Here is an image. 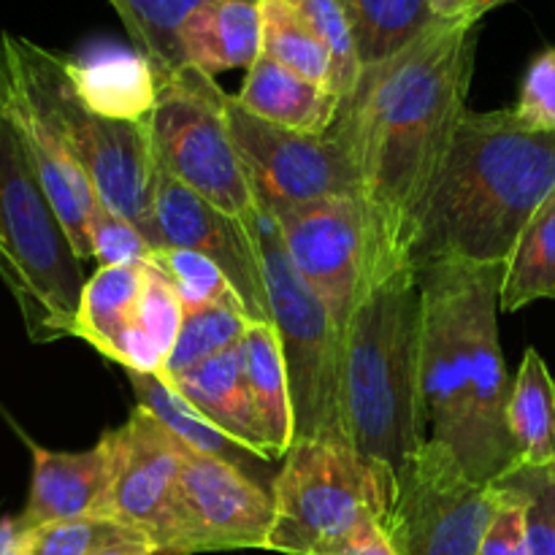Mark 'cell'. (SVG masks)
I'll return each instance as SVG.
<instances>
[{
  "mask_svg": "<svg viewBox=\"0 0 555 555\" xmlns=\"http://www.w3.org/2000/svg\"><path fill=\"white\" fill-rule=\"evenodd\" d=\"M152 220H155L157 253L177 247L206 255L228 276L253 323H271L258 253L242 217L225 215L204 195L157 168L155 190H152Z\"/></svg>",
  "mask_w": 555,
  "mask_h": 555,
  "instance_id": "9a60e30c",
  "label": "cell"
},
{
  "mask_svg": "<svg viewBox=\"0 0 555 555\" xmlns=\"http://www.w3.org/2000/svg\"><path fill=\"white\" fill-rule=\"evenodd\" d=\"M515 112L531 128L555 133V49H545L531 60Z\"/></svg>",
  "mask_w": 555,
  "mask_h": 555,
  "instance_id": "8d00e7d4",
  "label": "cell"
},
{
  "mask_svg": "<svg viewBox=\"0 0 555 555\" xmlns=\"http://www.w3.org/2000/svg\"><path fill=\"white\" fill-rule=\"evenodd\" d=\"M477 20L434 22L404 52L361 70L345 98L372 231V282L410 266L428 193L466 108Z\"/></svg>",
  "mask_w": 555,
  "mask_h": 555,
  "instance_id": "6da1fadb",
  "label": "cell"
},
{
  "mask_svg": "<svg viewBox=\"0 0 555 555\" xmlns=\"http://www.w3.org/2000/svg\"><path fill=\"white\" fill-rule=\"evenodd\" d=\"M255 244L263 276L269 318L280 334L291 379L293 421L296 439H334L347 442L345 415H341L339 377V331L318 293L307 285L287 255L274 217L258 201L249 215L242 217Z\"/></svg>",
  "mask_w": 555,
  "mask_h": 555,
  "instance_id": "ba28073f",
  "label": "cell"
},
{
  "mask_svg": "<svg viewBox=\"0 0 555 555\" xmlns=\"http://www.w3.org/2000/svg\"><path fill=\"white\" fill-rule=\"evenodd\" d=\"M139 540L150 542L139 531L128 529L117 520L87 515V518L57 520V524L27 529L22 555H95L103 547Z\"/></svg>",
  "mask_w": 555,
  "mask_h": 555,
  "instance_id": "4dcf8cb0",
  "label": "cell"
},
{
  "mask_svg": "<svg viewBox=\"0 0 555 555\" xmlns=\"http://www.w3.org/2000/svg\"><path fill=\"white\" fill-rule=\"evenodd\" d=\"M0 274L14 291L33 339L74 336L87 282L81 258L5 106H0Z\"/></svg>",
  "mask_w": 555,
  "mask_h": 555,
  "instance_id": "52a82bcc",
  "label": "cell"
},
{
  "mask_svg": "<svg viewBox=\"0 0 555 555\" xmlns=\"http://www.w3.org/2000/svg\"><path fill=\"white\" fill-rule=\"evenodd\" d=\"M345 555H396V553L390 551V545H388V542H385V537L379 534V537H374L372 542H366V545L356 547V551H350V553H345Z\"/></svg>",
  "mask_w": 555,
  "mask_h": 555,
  "instance_id": "b9f144b4",
  "label": "cell"
},
{
  "mask_svg": "<svg viewBox=\"0 0 555 555\" xmlns=\"http://www.w3.org/2000/svg\"><path fill=\"white\" fill-rule=\"evenodd\" d=\"M5 112L11 114L16 130H20V139L25 144L27 157H30L33 171H36L47 198L52 201L70 244H74L76 255L81 260L92 258L90 222L101 198H98L90 177L76 163V157L65 150V144L49 128L47 119L11 90L9 101H5Z\"/></svg>",
  "mask_w": 555,
  "mask_h": 555,
  "instance_id": "2e32d148",
  "label": "cell"
},
{
  "mask_svg": "<svg viewBox=\"0 0 555 555\" xmlns=\"http://www.w3.org/2000/svg\"><path fill=\"white\" fill-rule=\"evenodd\" d=\"M146 266L150 263L101 266L85 282L74 336L95 347L101 356H112L117 339L135 320Z\"/></svg>",
  "mask_w": 555,
  "mask_h": 555,
  "instance_id": "603a6c76",
  "label": "cell"
},
{
  "mask_svg": "<svg viewBox=\"0 0 555 555\" xmlns=\"http://www.w3.org/2000/svg\"><path fill=\"white\" fill-rule=\"evenodd\" d=\"M437 20L459 22V20H477V0H428Z\"/></svg>",
  "mask_w": 555,
  "mask_h": 555,
  "instance_id": "f35d334b",
  "label": "cell"
},
{
  "mask_svg": "<svg viewBox=\"0 0 555 555\" xmlns=\"http://www.w3.org/2000/svg\"><path fill=\"white\" fill-rule=\"evenodd\" d=\"M188 65L217 76L249 68L260 54V11L247 0H204L179 30Z\"/></svg>",
  "mask_w": 555,
  "mask_h": 555,
  "instance_id": "44dd1931",
  "label": "cell"
},
{
  "mask_svg": "<svg viewBox=\"0 0 555 555\" xmlns=\"http://www.w3.org/2000/svg\"><path fill=\"white\" fill-rule=\"evenodd\" d=\"M507 423L520 464H555V379L537 350H526L513 379Z\"/></svg>",
  "mask_w": 555,
  "mask_h": 555,
  "instance_id": "cb8c5ba5",
  "label": "cell"
},
{
  "mask_svg": "<svg viewBox=\"0 0 555 555\" xmlns=\"http://www.w3.org/2000/svg\"><path fill=\"white\" fill-rule=\"evenodd\" d=\"M499 486V482H496ZM502 488V507H499L496 518L488 526L486 537L477 555H531L529 553V537H526V504L520 493L513 488Z\"/></svg>",
  "mask_w": 555,
  "mask_h": 555,
  "instance_id": "74e56055",
  "label": "cell"
},
{
  "mask_svg": "<svg viewBox=\"0 0 555 555\" xmlns=\"http://www.w3.org/2000/svg\"><path fill=\"white\" fill-rule=\"evenodd\" d=\"M502 496L428 439L393 472L383 537L396 555H477Z\"/></svg>",
  "mask_w": 555,
  "mask_h": 555,
  "instance_id": "30bf717a",
  "label": "cell"
},
{
  "mask_svg": "<svg viewBox=\"0 0 555 555\" xmlns=\"http://www.w3.org/2000/svg\"><path fill=\"white\" fill-rule=\"evenodd\" d=\"M182 318L184 307L182 301H179L177 291H173L171 280H168L157 266H146L144 287H141L133 325L150 339V345L155 347V352L163 361V369H166L168 358H171L173 352V345H177L179 339Z\"/></svg>",
  "mask_w": 555,
  "mask_h": 555,
  "instance_id": "836d02e7",
  "label": "cell"
},
{
  "mask_svg": "<svg viewBox=\"0 0 555 555\" xmlns=\"http://www.w3.org/2000/svg\"><path fill=\"white\" fill-rule=\"evenodd\" d=\"M296 9L307 16L312 30L328 49L331 57V90L339 98H347L356 90L361 79V57H358L356 36L347 20V11L341 0H293Z\"/></svg>",
  "mask_w": 555,
  "mask_h": 555,
  "instance_id": "1f68e13d",
  "label": "cell"
},
{
  "mask_svg": "<svg viewBox=\"0 0 555 555\" xmlns=\"http://www.w3.org/2000/svg\"><path fill=\"white\" fill-rule=\"evenodd\" d=\"M228 92L195 65L163 76L150 122L155 166L231 217L258 206L253 177L231 139Z\"/></svg>",
  "mask_w": 555,
  "mask_h": 555,
  "instance_id": "9c48e42d",
  "label": "cell"
},
{
  "mask_svg": "<svg viewBox=\"0 0 555 555\" xmlns=\"http://www.w3.org/2000/svg\"><path fill=\"white\" fill-rule=\"evenodd\" d=\"M112 482V437L85 453L33 448L30 496L20 515L25 529L98 515Z\"/></svg>",
  "mask_w": 555,
  "mask_h": 555,
  "instance_id": "e0dca14e",
  "label": "cell"
},
{
  "mask_svg": "<svg viewBox=\"0 0 555 555\" xmlns=\"http://www.w3.org/2000/svg\"><path fill=\"white\" fill-rule=\"evenodd\" d=\"M271 526V488L258 486L247 472L228 461L190 448L157 553L195 555L269 547Z\"/></svg>",
  "mask_w": 555,
  "mask_h": 555,
  "instance_id": "4fadbf2b",
  "label": "cell"
},
{
  "mask_svg": "<svg viewBox=\"0 0 555 555\" xmlns=\"http://www.w3.org/2000/svg\"><path fill=\"white\" fill-rule=\"evenodd\" d=\"M9 90L30 103L60 135L65 150L90 177L98 198L133 222L155 247L152 190H155V155H152L146 119H108L92 112L76 92L68 76V57L27 38L0 36Z\"/></svg>",
  "mask_w": 555,
  "mask_h": 555,
  "instance_id": "5b68a950",
  "label": "cell"
},
{
  "mask_svg": "<svg viewBox=\"0 0 555 555\" xmlns=\"http://www.w3.org/2000/svg\"><path fill=\"white\" fill-rule=\"evenodd\" d=\"M553 190L555 133L531 128L515 108L466 112L428 193L410 266H507Z\"/></svg>",
  "mask_w": 555,
  "mask_h": 555,
  "instance_id": "3957f363",
  "label": "cell"
},
{
  "mask_svg": "<svg viewBox=\"0 0 555 555\" xmlns=\"http://www.w3.org/2000/svg\"><path fill=\"white\" fill-rule=\"evenodd\" d=\"M225 119L236 152L242 155L255 193L274 201L363 198L358 163L356 117L341 101L339 117L325 133L271 125L244 112L233 95L225 98Z\"/></svg>",
  "mask_w": 555,
  "mask_h": 555,
  "instance_id": "8fae6325",
  "label": "cell"
},
{
  "mask_svg": "<svg viewBox=\"0 0 555 555\" xmlns=\"http://www.w3.org/2000/svg\"><path fill=\"white\" fill-rule=\"evenodd\" d=\"M5 101H9V76H5L3 54H0V106H5Z\"/></svg>",
  "mask_w": 555,
  "mask_h": 555,
  "instance_id": "7bdbcfd3",
  "label": "cell"
},
{
  "mask_svg": "<svg viewBox=\"0 0 555 555\" xmlns=\"http://www.w3.org/2000/svg\"><path fill=\"white\" fill-rule=\"evenodd\" d=\"M417 276L428 439L493 486L520 464L507 423L513 379L499 345L504 266L437 263Z\"/></svg>",
  "mask_w": 555,
  "mask_h": 555,
  "instance_id": "7a4b0ae2",
  "label": "cell"
},
{
  "mask_svg": "<svg viewBox=\"0 0 555 555\" xmlns=\"http://www.w3.org/2000/svg\"><path fill=\"white\" fill-rule=\"evenodd\" d=\"M247 3H258V0H247Z\"/></svg>",
  "mask_w": 555,
  "mask_h": 555,
  "instance_id": "f6af8a7d",
  "label": "cell"
},
{
  "mask_svg": "<svg viewBox=\"0 0 555 555\" xmlns=\"http://www.w3.org/2000/svg\"><path fill=\"white\" fill-rule=\"evenodd\" d=\"M68 76L92 112L128 122L150 117L160 90L150 57L125 49H103L87 60L68 57Z\"/></svg>",
  "mask_w": 555,
  "mask_h": 555,
  "instance_id": "ffe728a7",
  "label": "cell"
},
{
  "mask_svg": "<svg viewBox=\"0 0 555 555\" xmlns=\"http://www.w3.org/2000/svg\"><path fill=\"white\" fill-rule=\"evenodd\" d=\"M526 504V537L531 555H555V464H518L499 480Z\"/></svg>",
  "mask_w": 555,
  "mask_h": 555,
  "instance_id": "d6a6232c",
  "label": "cell"
},
{
  "mask_svg": "<svg viewBox=\"0 0 555 555\" xmlns=\"http://www.w3.org/2000/svg\"><path fill=\"white\" fill-rule=\"evenodd\" d=\"M249 325H253V318L238 301L236 293L215 304H206V307L184 309L179 339L173 345L166 369H163V377L190 372L204 361H211L231 347L242 345Z\"/></svg>",
  "mask_w": 555,
  "mask_h": 555,
  "instance_id": "f1b7e54d",
  "label": "cell"
},
{
  "mask_svg": "<svg viewBox=\"0 0 555 555\" xmlns=\"http://www.w3.org/2000/svg\"><path fill=\"white\" fill-rule=\"evenodd\" d=\"M339 352L347 442L396 472L428 442L423 291L412 266L369 282L341 331Z\"/></svg>",
  "mask_w": 555,
  "mask_h": 555,
  "instance_id": "277c9868",
  "label": "cell"
},
{
  "mask_svg": "<svg viewBox=\"0 0 555 555\" xmlns=\"http://www.w3.org/2000/svg\"><path fill=\"white\" fill-rule=\"evenodd\" d=\"M363 68L404 52L434 22L428 0H341Z\"/></svg>",
  "mask_w": 555,
  "mask_h": 555,
  "instance_id": "484cf974",
  "label": "cell"
},
{
  "mask_svg": "<svg viewBox=\"0 0 555 555\" xmlns=\"http://www.w3.org/2000/svg\"><path fill=\"white\" fill-rule=\"evenodd\" d=\"M393 469L350 442H293L271 480L269 547L285 555H345L383 534Z\"/></svg>",
  "mask_w": 555,
  "mask_h": 555,
  "instance_id": "8992f818",
  "label": "cell"
},
{
  "mask_svg": "<svg viewBox=\"0 0 555 555\" xmlns=\"http://www.w3.org/2000/svg\"><path fill=\"white\" fill-rule=\"evenodd\" d=\"M244 372L260 431L274 461H282L296 439L291 379L274 323H253L244 336Z\"/></svg>",
  "mask_w": 555,
  "mask_h": 555,
  "instance_id": "7402d4cb",
  "label": "cell"
},
{
  "mask_svg": "<svg viewBox=\"0 0 555 555\" xmlns=\"http://www.w3.org/2000/svg\"><path fill=\"white\" fill-rule=\"evenodd\" d=\"M90 244L92 258L101 266H155L157 260V249L146 242L144 233L133 222L108 209L103 201L98 204L95 215H92Z\"/></svg>",
  "mask_w": 555,
  "mask_h": 555,
  "instance_id": "d590c367",
  "label": "cell"
},
{
  "mask_svg": "<svg viewBox=\"0 0 555 555\" xmlns=\"http://www.w3.org/2000/svg\"><path fill=\"white\" fill-rule=\"evenodd\" d=\"M108 437L112 482L98 518L117 520L139 531L157 551L190 448L144 406H135L125 426L108 431Z\"/></svg>",
  "mask_w": 555,
  "mask_h": 555,
  "instance_id": "5bb4252c",
  "label": "cell"
},
{
  "mask_svg": "<svg viewBox=\"0 0 555 555\" xmlns=\"http://www.w3.org/2000/svg\"><path fill=\"white\" fill-rule=\"evenodd\" d=\"M542 298H555V190L520 233L502 280L504 312Z\"/></svg>",
  "mask_w": 555,
  "mask_h": 555,
  "instance_id": "4316f807",
  "label": "cell"
},
{
  "mask_svg": "<svg viewBox=\"0 0 555 555\" xmlns=\"http://www.w3.org/2000/svg\"><path fill=\"white\" fill-rule=\"evenodd\" d=\"M233 101L266 122L301 133H325L341 108V98L331 87L314 85L266 54L249 65Z\"/></svg>",
  "mask_w": 555,
  "mask_h": 555,
  "instance_id": "d6986e66",
  "label": "cell"
},
{
  "mask_svg": "<svg viewBox=\"0 0 555 555\" xmlns=\"http://www.w3.org/2000/svg\"><path fill=\"white\" fill-rule=\"evenodd\" d=\"M155 266L171 280L184 309L206 307V304H215L233 293L220 266L193 249H160Z\"/></svg>",
  "mask_w": 555,
  "mask_h": 555,
  "instance_id": "e575fe53",
  "label": "cell"
},
{
  "mask_svg": "<svg viewBox=\"0 0 555 555\" xmlns=\"http://www.w3.org/2000/svg\"><path fill=\"white\" fill-rule=\"evenodd\" d=\"M95 555H160V553H157L150 542L139 540V542H119V545L103 547V551H98Z\"/></svg>",
  "mask_w": 555,
  "mask_h": 555,
  "instance_id": "60d3db41",
  "label": "cell"
},
{
  "mask_svg": "<svg viewBox=\"0 0 555 555\" xmlns=\"http://www.w3.org/2000/svg\"><path fill=\"white\" fill-rule=\"evenodd\" d=\"M201 3L204 0H112L125 30L139 52L150 57L160 79L188 65L179 30Z\"/></svg>",
  "mask_w": 555,
  "mask_h": 555,
  "instance_id": "f546056e",
  "label": "cell"
},
{
  "mask_svg": "<svg viewBox=\"0 0 555 555\" xmlns=\"http://www.w3.org/2000/svg\"><path fill=\"white\" fill-rule=\"evenodd\" d=\"M27 529L20 518H0V555H22Z\"/></svg>",
  "mask_w": 555,
  "mask_h": 555,
  "instance_id": "ab89813d",
  "label": "cell"
},
{
  "mask_svg": "<svg viewBox=\"0 0 555 555\" xmlns=\"http://www.w3.org/2000/svg\"><path fill=\"white\" fill-rule=\"evenodd\" d=\"M163 379L188 404H193L206 421L215 423L225 437H231L242 448L253 450L266 464L274 461V455H271L269 444L263 439V431H260L253 399H249L247 372H244V341L231 347L228 352H222V356L190 369V372Z\"/></svg>",
  "mask_w": 555,
  "mask_h": 555,
  "instance_id": "ac0fdd59",
  "label": "cell"
},
{
  "mask_svg": "<svg viewBox=\"0 0 555 555\" xmlns=\"http://www.w3.org/2000/svg\"><path fill=\"white\" fill-rule=\"evenodd\" d=\"M504 3H513V0H477V16L482 20V14H488V11L499 9V5Z\"/></svg>",
  "mask_w": 555,
  "mask_h": 555,
  "instance_id": "ee69618b",
  "label": "cell"
},
{
  "mask_svg": "<svg viewBox=\"0 0 555 555\" xmlns=\"http://www.w3.org/2000/svg\"><path fill=\"white\" fill-rule=\"evenodd\" d=\"M128 379L130 385H133L139 406L150 410L152 415H155L163 426L171 428L188 448L206 455H215V459L220 461H228V464L238 466L242 472H247L249 464H266V461L258 459L253 450L233 442V439L225 437L215 423L206 421L193 404H188V401L160 377V374L128 372Z\"/></svg>",
  "mask_w": 555,
  "mask_h": 555,
  "instance_id": "d4e9b609",
  "label": "cell"
},
{
  "mask_svg": "<svg viewBox=\"0 0 555 555\" xmlns=\"http://www.w3.org/2000/svg\"><path fill=\"white\" fill-rule=\"evenodd\" d=\"M260 11V54L285 65L293 74L331 87L328 49L312 30L307 16L293 0H258ZM345 101V98H341Z\"/></svg>",
  "mask_w": 555,
  "mask_h": 555,
  "instance_id": "83f0119b",
  "label": "cell"
},
{
  "mask_svg": "<svg viewBox=\"0 0 555 555\" xmlns=\"http://www.w3.org/2000/svg\"><path fill=\"white\" fill-rule=\"evenodd\" d=\"M255 195L274 217L293 266L325 304L341 341L347 318L372 282V231L366 206L345 195L314 201H274L260 193Z\"/></svg>",
  "mask_w": 555,
  "mask_h": 555,
  "instance_id": "7c38bea8",
  "label": "cell"
}]
</instances>
